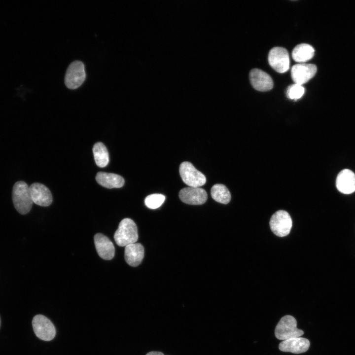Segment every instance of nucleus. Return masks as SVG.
Listing matches in <instances>:
<instances>
[{
  "label": "nucleus",
  "mask_w": 355,
  "mask_h": 355,
  "mask_svg": "<svg viewBox=\"0 0 355 355\" xmlns=\"http://www.w3.org/2000/svg\"><path fill=\"white\" fill-rule=\"evenodd\" d=\"M86 78L84 64L80 61H74L68 67L65 76L66 86L70 89L80 87Z\"/></svg>",
  "instance_id": "obj_4"
},
{
  "label": "nucleus",
  "mask_w": 355,
  "mask_h": 355,
  "mask_svg": "<svg viewBox=\"0 0 355 355\" xmlns=\"http://www.w3.org/2000/svg\"><path fill=\"white\" fill-rule=\"evenodd\" d=\"M32 325L36 335L40 339L49 341L54 338L56 334L55 326L44 316H35L32 320Z\"/></svg>",
  "instance_id": "obj_7"
},
{
  "label": "nucleus",
  "mask_w": 355,
  "mask_h": 355,
  "mask_svg": "<svg viewBox=\"0 0 355 355\" xmlns=\"http://www.w3.org/2000/svg\"><path fill=\"white\" fill-rule=\"evenodd\" d=\"M211 193L213 199L220 203L227 204L230 201V193L228 188L223 184H216L213 185Z\"/></svg>",
  "instance_id": "obj_20"
},
{
  "label": "nucleus",
  "mask_w": 355,
  "mask_h": 355,
  "mask_svg": "<svg viewBox=\"0 0 355 355\" xmlns=\"http://www.w3.org/2000/svg\"><path fill=\"white\" fill-rule=\"evenodd\" d=\"M249 80L252 87L259 91H267L273 87V81L269 74L264 71L254 69L249 72Z\"/></svg>",
  "instance_id": "obj_11"
},
{
  "label": "nucleus",
  "mask_w": 355,
  "mask_h": 355,
  "mask_svg": "<svg viewBox=\"0 0 355 355\" xmlns=\"http://www.w3.org/2000/svg\"><path fill=\"white\" fill-rule=\"evenodd\" d=\"M179 197L184 203L190 205H201L206 202L208 195L206 191L203 188L189 186L180 190Z\"/></svg>",
  "instance_id": "obj_10"
},
{
  "label": "nucleus",
  "mask_w": 355,
  "mask_h": 355,
  "mask_svg": "<svg viewBox=\"0 0 355 355\" xmlns=\"http://www.w3.org/2000/svg\"><path fill=\"white\" fill-rule=\"evenodd\" d=\"M179 171L183 181L189 187H199L206 183L205 176L190 162H182Z\"/></svg>",
  "instance_id": "obj_6"
},
{
  "label": "nucleus",
  "mask_w": 355,
  "mask_h": 355,
  "mask_svg": "<svg viewBox=\"0 0 355 355\" xmlns=\"http://www.w3.org/2000/svg\"><path fill=\"white\" fill-rule=\"evenodd\" d=\"M317 71L313 64L298 63L292 67L291 76L295 84L302 85L312 79Z\"/></svg>",
  "instance_id": "obj_9"
},
{
  "label": "nucleus",
  "mask_w": 355,
  "mask_h": 355,
  "mask_svg": "<svg viewBox=\"0 0 355 355\" xmlns=\"http://www.w3.org/2000/svg\"><path fill=\"white\" fill-rule=\"evenodd\" d=\"M268 59L270 66L279 73H284L289 69V55L287 50L284 47H275L271 49Z\"/></svg>",
  "instance_id": "obj_8"
},
{
  "label": "nucleus",
  "mask_w": 355,
  "mask_h": 355,
  "mask_svg": "<svg viewBox=\"0 0 355 355\" xmlns=\"http://www.w3.org/2000/svg\"><path fill=\"white\" fill-rule=\"evenodd\" d=\"M304 92L305 88L302 85L295 83L288 86L286 89L287 97L294 100L301 98Z\"/></svg>",
  "instance_id": "obj_22"
},
{
  "label": "nucleus",
  "mask_w": 355,
  "mask_h": 355,
  "mask_svg": "<svg viewBox=\"0 0 355 355\" xmlns=\"http://www.w3.org/2000/svg\"><path fill=\"white\" fill-rule=\"evenodd\" d=\"M94 159L97 165L103 168L109 162V155L106 146L101 142L96 143L93 147Z\"/></svg>",
  "instance_id": "obj_19"
},
{
  "label": "nucleus",
  "mask_w": 355,
  "mask_h": 355,
  "mask_svg": "<svg viewBox=\"0 0 355 355\" xmlns=\"http://www.w3.org/2000/svg\"><path fill=\"white\" fill-rule=\"evenodd\" d=\"M96 180L99 184L107 188H120L124 184V179L121 176L113 173L99 172Z\"/></svg>",
  "instance_id": "obj_17"
},
{
  "label": "nucleus",
  "mask_w": 355,
  "mask_h": 355,
  "mask_svg": "<svg viewBox=\"0 0 355 355\" xmlns=\"http://www.w3.org/2000/svg\"><path fill=\"white\" fill-rule=\"evenodd\" d=\"M146 355H164V354L160 352L152 351L148 353Z\"/></svg>",
  "instance_id": "obj_23"
},
{
  "label": "nucleus",
  "mask_w": 355,
  "mask_h": 355,
  "mask_svg": "<svg viewBox=\"0 0 355 355\" xmlns=\"http://www.w3.org/2000/svg\"><path fill=\"white\" fill-rule=\"evenodd\" d=\"M144 256V248L140 243L129 245L125 248V259L131 266L136 267L140 265Z\"/></svg>",
  "instance_id": "obj_16"
},
{
  "label": "nucleus",
  "mask_w": 355,
  "mask_h": 355,
  "mask_svg": "<svg viewBox=\"0 0 355 355\" xmlns=\"http://www.w3.org/2000/svg\"></svg>",
  "instance_id": "obj_24"
},
{
  "label": "nucleus",
  "mask_w": 355,
  "mask_h": 355,
  "mask_svg": "<svg viewBox=\"0 0 355 355\" xmlns=\"http://www.w3.org/2000/svg\"><path fill=\"white\" fill-rule=\"evenodd\" d=\"M272 231L279 237H284L290 232L292 219L289 213L284 210H279L274 213L270 220Z\"/></svg>",
  "instance_id": "obj_5"
},
{
  "label": "nucleus",
  "mask_w": 355,
  "mask_h": 355,
  "mask_svg": "<svg viewBox=\"0 0 355 355\" xmlns=\"http://www.w3.org/2000/svg\"><path fill=\"white\" fill-rule=\"evenodd\" d=\"M165 200L161 194H153L147 196L144 200L145 205L149 209H155L160 207Z\"/></svg>",
  "instance_id": "obj_21"
},
{
  "label": "nucleus",
  "mask_w": 355,
  "mask_h": 355,
  "mask_svg": "<svg viewBox=\"0 0 355 355\" xmlns=\"http://www.w3.org/2000/svg\"><path fill=\"white\" fill-rule=\"evenodd\" d=\"M315 54L314 48L307 43L296 45L292 51L293 59L296 62L304 63L311 60Z\"/></svg>",
  "instance_id": "obj_18"
},
{
  "label": "nucleus",
  "mask_w": 355,
  "mask_h": 355,
  "mask_svg": "<svg viewBox=\"0 0 355 355\" xmlns=\"http://www.w3.org/2000/svg\"><path fill=\"white\" fill-rule=\"evenodd\" d=\"M336 185L337 189L345 194L355 191V174L349 169L342 170L338 175Z\"/></svg>",
  "instance_id": "obj_14"
},
{
  "label": "nucleus",
  "mask_w": 355,
  "mask_h": 355,
  "mask_svg": "<svg viewBox=\"0 0 355 355\" xmlns=\"http://www.w3.org/2000/svg\"><path fill=\"white\" fill-rule=\"evenodd\" d=\"M114 239L117 245L120 247L135 243L138 239V234L134 221L129 218L122 219L114 233Z\"/></svg>",
  "instance_id": "obj_2"
},
{
  "label": "nucleus",
  "mask_w": 355,
  "mask_h": 355,
  "mask_svg": "<svg viewBox=\"0 0 355 355\" xmlns=\"http://www.w3.org/2000/svg\"><path fill=\"white\" fill-rule=\"evenodd\" d=\"M12 201L17 211L21 214L28 213L33 205L30 187L23 181L16 182L12 189Z\"/></svg>",
  "instance_id": "obj_1"
},
{
  "label": "nucleus",
  "mask_w": 355,
  "mask_h": 355,
  "mask_svg": "<svg viewBox=\"0 0 355 355\" xmlns=\"http://www.w3.org/2000/svg\"><path fill=\"white\" fill-rule=\"evenodd\" d=\"M29 187L33 203L42 207L48 206L52 203L51 193L44 185L35 182Z\"/></svg>",
  "instance_id": "obj_12"
},
{
  "label": "nucleus",
  "mask_w": 355,
  "mask_h": 355,
  "mask_svg": "<svg viewBox=\"0 0 355 355\" xmlns=\"http://www.w3.org/2000/svg\"><path fill=\"white\" fill-rule=\"evenodd\" d=\"M296 319L290 315L282 317L275 330V335L279 340H286L294 338L300 337L304 334L303 330L296 327Z\"/></svg>",
  "instance_id": "obj_3"
},
{
  "label": "nucleus",
  "mask_w": 355,
  "mask_h": 355,
  "mask_svg": "<svg viewBox=\"0 0 355 355\" xmlns=\"http://www.w3.org/2000/svg\"><path fill=\"white\" fill-rule=\"evenodd\" d=\"M310 344L307 339L300 337L284 340L279 344V348L282 352L301 354L309 349Z\"/></svg>",
  "instance_id": "obj_15"
},
{
  "label": "nucleus",
  "mask_w": 355,
  "mask_h": 355,
  "mask_svg": "<svg viewBox=\"0 0 355 355\" xmlns=\"http://www.w3.org/2000/svg\"><path fill=\"white\" fill-rule=\"evenodd\" d=\"M94 243L98 255L105 260L113 258L115 248L112 242L106 236L97 233L94 236Z\"/></svg>",
  "instance_id": "obj_13"
}]
</instances>
